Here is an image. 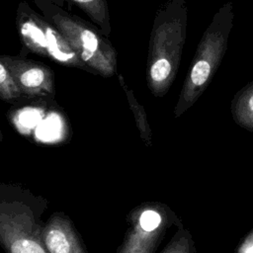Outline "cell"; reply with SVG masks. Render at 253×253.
I'll use <instances>...</instances> for the list:
<instances>
[{"label":"cell","instance_id":"6da1fadb","mask_svg":"<svg viewBox=\"0 0 253 253\" xmlns=\"http://www.w3.org/2000/svg\"><path fill=\"white\" fill-rule=\"evenodd\" d=\"M188 22L186 0H169L156 13L150 34L146 81L155 97L174 83L183 54Z\"/></svg>","mask_w":253,"mask_h":253},{"label":"cell","instance_id":"7a4b0ae2","mask_svg":"<svg viewBox=\"0 0 253 253\" xmlns=\"http://www.w3.org/2000/svg\"><path fill=\"white\" fill-rule=\"evenodd\" d=\"M233 20V5L227 1L213 15L199 42L174 108L175 119L188 111L211 82L226 52Z\"/></svg>","mask_w":253,"mask_h":253},{"label":"cell","instance_id":"3957f363","mask_svg":"<svg viewBox=\"0 0 253 253\" xmlns=\"http://www.w3.org/2000/svg\"><path fill=\"white\" fill-rule=\"evenodd\" d=\"M38 8L65 39L89 71L111 77L117 73V51L107 38L87 22L49 0H35Z\"/></svg>","mask_w":253,"mask_h":253},{"label":"cell","instance_id":"277c9868","mask_svg":"<svg viewBox=\"0 0 253 253\" xmlns=\"http://www.w3.org/2000/svg\"><path fill=\"white\" fill-rule=\"evenodd\" d=\"M16 25L23 45L31 52L64 66L88 70L61 34L24 2L19 4Z\"/></svg>","mask_w":253,"mask_h":253},{"label":"cell","instance_id":"5b68a950","mask_svg":"<svg viewBox=\"0 0 253 253\" xmlns=\"http://www.w3.org/2000/svg\"><path fill=\"white\" fill-rule=\"evenodd\" d=\"M0 61L25 97L54 96V73L47 65L24 56L0 55Z\"/></svg>","mask_w":253,"mask_h":253},{"label":"cell","instance_id":"8992f818","mask_svg":"<svg viewBox=\"0 0 253 253\" xmlns=\"http://www.w3.org/2000/svg\"><path fill=\"white\" fill-rule=\"evenodd\" d=\"M0 215V236L11 253H46L38 237L31 232H23L20 221L6 212Z\"/></svg>","mask_w":253,"mask_h":253},{"label":"cell","instance_id":"52a82bcc","mask_svg":"<svg viewBox=\"0 0 253 253\" xmlns=\"http://www.w3.org/2000/svg\"><path fill=\"white\" fill-rule=\"evenodd\" d=\"M44 247L47 253H83L73 232L65 223H49L43 234Z\"/></svg>","mask_w":253,"mask_h":253},{"label":"cell","instance_id":"ba28073f","mask_svg":"<svg viewBox=\"0 0 253 253\" xmlns=\"http://www.w3.org/2000/svg\"><path fill=\"white\" fill-rule=\"evenodd\" d=\"M230 112L237 126L253 131V80L234 94L230 103Z\"/></svg>","mask_w":253,"mask_h":253},{"label":"cell","instance_id":"9c48e42d","mask_svg":"<svg viewBox=\"0 0 253 253\" xmlns=\"http://www.w3.org/2000/svg\"><path fill=\"white\" fill-rule=\"evenodd\" d=\"M78 6L98 26L100 32L106 37L111 32L110 16L107 0H69Z\"/></svg>","mask_w":253,"mask_h":253},{"label":"cell","instance_id":"30bf717a","mask_svg":"<svg viewBox=\"0 0 253 253\" xmlns=\"http://www.w3.org/2000/svg\"><path fill=\"white\" fill-rule=\"evenodd\" d=\"M24 97L8 69L0 61V100L9 103H17Z\"/></svg>","mask_w":253,"mask_h":253},{"label":"cell","instance_id":"8fae6325","mask_svg":"<svg viewBox=\"0 0 253 253\" xmlns=\"http://www.w3.org/2000/svg\"><path fill=\"white\" fill-rule=\"evenodd\" d=\"M125 89L126 91L130 107H131V109L133 111V114H134V117H135V121H136V125H137L138 128L140 129L141 136L143 137V139L145 141L150 143V140H151V130H150V126L148 125L147 119H146V114H145L142 106H140L138 104V102L135 100V98L133 97L132 93L129 92V90H127L126 88H125Z\"/></svg>","mask_w":253,"mask_h":253},{"label":"cell","instance_id":"7c38bea8","mask_svg":"<svg viewBox=\"0 0 253 253\" xmlns=\"http://www.w3.org/2000/svg\"><path fill=\"white\" fill-rule=\"evenodd\" d=\"M161 223V216L158 212L148 210L141 213L139 217V226L142 230L147 232H152Z\"/></svg>","mask_w":253,"mask_h":253},{"label":"cell","instance_id":"4fadbf2b","mask_svg":"<svg viewBox=\"0 0 253 253\" xmlns=\"http://www.w3.org/2000/svg\"><path fill=\"white\" fill-rule=\"evenodd\" d=\"M165 253H195L191 238L189 236H181L167 249Z\"/></svg>","mask_w":253,"mask_h":253},{"label":"cell","instance_id":"5bb4252c","mask_svg":"<svg viewBox=\"0 0 253 253\" xmlns=\"http://www.w3.org/2000/svg\"><path fill=\"white\" fill-rule=\"evenodd\" d=\"M238 253H253V231L244 239Z\"/></svg>","mask_w":253,"mask_h":253}]
</instances>
